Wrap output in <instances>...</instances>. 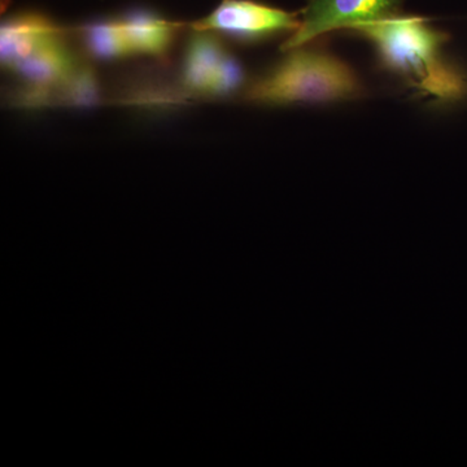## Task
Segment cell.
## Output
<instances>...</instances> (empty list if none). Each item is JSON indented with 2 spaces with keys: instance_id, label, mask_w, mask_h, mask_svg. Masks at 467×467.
I'll return each instance as SVG.
<instances>
[{
  "instance_id": "277c9868",
  "label": "cell",
  "mask_w": 467,
  "mask_h": 467,
  "mask_svg": "<svg viewBox=\"0 0 467 467\" xmlns=\"http://www.w3.org/2000/svg\"><path fill=\"white\" fill-rule=\"evenodd\" d=\"M405 0H306L299 29L281 50L300 47L335 30H352L402 14Z\"/></svg>"
},
{
  "instance_id": "5b68a950",
  "label": "cell",
  "mask_w": 467,
  "mask_h": 467,
  "mask_svg": "<svg viewBox=\"0 0 467 467\" xmlns=\"http://www.w3.org/2000/svg\"><path fill=\"white\" fill-rule=\"evenodd\" d=\"M64 36L63 32L51 36L9 70L36 91L66 85L78 70V61L67 47Z\"/></svg>"
},
{
  "instance_id": "3957f363",
  "label": "cell",
  "mask_w": 467,
  "mask_h": 467,
  "mask_svg": "<svg viewBox=\"0 0 467 467\" xmlns=\"http://www.w3.org/2000/svg\"><path fill=\"white\" fill-rule=\"evenodd\" d=\"M299 12L272 7L256 0H221L211 14L193 21V30H207L235 41L254 43L299 29Z\"/></svg>"
},
{
  "instance_id": "6da1fadb",
  "label": "cell",
  "mask_w": 467,
  "mask_h": 467,
  "mask_svg": "<svg viewBox=\"0 0 467 467\" xmlns=\"http://www.w3.org/2000/svg\"><path fill=\"white\" fill-rule=\"evenodd\" d=\"M373 45L384 69L426 97L442 101L462 99L465 77L444 57L447 33L425 17L400 14L352 30Z\"/></svg>"
},
{
  "instance_id": "8992f818",
  "label": "cell",
  "mask_w": 467,
  "mask_h": 467,
  "mask_svg": "<svg viewBox=\"0 0 467 467\" xmlns=\"http://www.w3.org/2000/svg\"><path fill=\"white\" fill-rule=\"evenodd\" d=\"M192 30L184 51L182 85L195 94L212 95L218 75L230 52L220 36L207 30Z\"/></svg>"
},
{
  "instance_id": "ba28073f",
  "label": "cell",
  "mask_w": 467,
  "mask_h": 467,
  "mask_svg": "<svg viewBox=\"0 0 467 467\" xmlns=\"http://www.w3.org/2000/svg\"><path fill=\"white\" fill-rule=\"evenodd\" d=\"M131 54L162 57L171 48L181 24L152 12L137 11L119 18Z\"/></svg>"
},
{
  "instance_id": "9c48e42d",
  "label": "cell",
  "mask_w": 467,
  "mask_h": 467,
  "mask_svg": "<svg viewBox=\"0 0 467 467\" xmlns=\"http://www.w3.org/2000/svg\"><path fill=\"white\" fill-rule=\"evenodd\" d=\"M86 46L95 57L113 60L131 57V50L126 41L121 20H101L88 24L82 29Z\"/></svg>"
},
{
  "instance_id": "7a4b0ae2",
  "label": "cell",
  "mask_w": 467,
  "mask_h": 467,
  "mask_svg": "<svg viewBox=\"0 0 467 467\" xmlns=\"http://www.w3.org/2000/svg\"><path fill=\"white\" fill-rule=\"evenodd\" d=\"M284 52L275 67L245 88V100L264 106L333 104L367 94L358 73L342 58L309 43Z\"/></svg>"
},
{
  "instance_id": "52a82bcc",
  "label": "cell",
  "mask_w": 467,
  "mask_h": 467,
  "mask_svg": "<svg viewBox=\"0 0 467 467\" xmlns=\"http://www.w3.org/2000/svg\"><path fill=\"white\" fill-rule=\"evenodd\" d=\"M63 32L54 21L39 14H20L7 18L0 29L2 66L11 69L41 43Z\"/></svg>"
}]
</instances>
